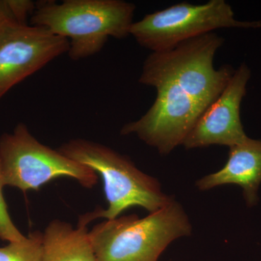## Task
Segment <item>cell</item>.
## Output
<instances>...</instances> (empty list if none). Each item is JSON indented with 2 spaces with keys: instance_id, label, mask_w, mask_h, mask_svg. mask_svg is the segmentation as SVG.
<instances>
[{
  "instance_id": "obj_12",
  "label": "cell",
  "mask_w": 261,
  "mask_h": 261,
  "mask_svg": "<svg viewBox=\"0 0 261 261\" xmlns=\"http://www.w3.org/2000/svg\"><path fill=\"white\" fill-rule=\"evenodd\" d=\"M35 8L36 3L30 0H0V28L10 20L28 23Z\"/></svg>"
},
{
  "instance_id": "obj_11",
  "label": "cell",
  "mask_w": 261,
  "mask_h": 261,
  "mask_svg": "<svg viewBox=\"0 0 261 261\" xmlns=\"http://www.w3.org/2000/svg\"><path fill=\"white\" fill-rule=\"evenodd\" d=\"M43 232L33 231L22 241L0 247V261H42Z\"/></svg>"
},
{
  "instance_id": "obj_9",
  "label": "cell",
  "mask_w": 261,
  "mask_h": 261,
  "mask_svg": "<svg viewBox=\"0 0 261 261\" xmlns=\"http://www.w3.org/2000/svg\"><path fill=\"white\" fill-rule=\"evenodd\" d=\"M261 184V140L247 137L241 143L229 147L227 162L216 172L196 182L201 191L226 185H235L243 189L247 206L253 207L258 202Z\"/></svg>"
},
{
  "instance_id": "obj_2",
  "label": "cell",
  "mask_w": 261,
  "mask_h": 261,
  "mask_svg": "<svg viewBox=\"0 0 261 261\" xmlns=\"http://www.w3.org/2000/svg\"><path fill=\"white\" fill-rule=\"evenodd\" d=\"M58 149L102 178L108 207H98L82 215L80 221L86 225L99 218L116 219L132 207H142L151 214L174 200L172 196L163 192L157 178L140 171L128 156L99 142L73 139Z\"/></svg>"
},
{
  "instance_id": "obj_10",
  "label": "cell",
  "mask_w": 261,
  "mask_h": 261,
  "mask_svg": "<svg viewBox=\"0 0 261 261\" xmlns=\"http://www.w3.org/2000/svg\"><path fill=\"white\" fill-rule=\"evenodd\" d=\"M87 225L54 219L43 232L42 261H96Z\"/></svg>"
},
{
  "instance_id": "obj_13",
  "label": "cell",
  "mask_w": 261,
  "mask_h": 261,
  "mask_svg": "<svg viewBox=\"0 0 261 261\" xmlns=\"http://www.w3.org/2000/svg\"><path fill=\"white\" fill-rule=\"evenodd\" d=\"M5 187L0 163V239L9 243L22 241L27 238V236L19 231L18 228L12 221L8 212V205L3 195V188Z\"/></svg>"
},
{
  "instance_id": "obj_7",
  "label": "cell",
  "mask_w": 261,
  "mask_h": 261,
  "mask_svg": "<svg viewBox=\"0 0 261 261\" xmlns=\"http://www.w3.org/2000/svg\"><path fill=\"white\" fill-rule=\"evenodd\" d=\"M68 49V39L45 27L8 20L0 28V99Z\"/></svg>"
},
{
  "instance_id": "obj_8",
  "label": "cell",
  "mask_w": 261,
  "mask_h": 261,
  "mask_svg": "<svg viewBox=\"0 0 261 261\" xmlns=\"http://www.w3.org/2000/svg\"><path fill=\"white\" fill-rule=\"evenodd\" d=\"M251 71L246 63L235 70L226 88L207 108L184 141L185 149L202 148L211 145H238L246 140L240 107L246 95Z\"/></svg>"
},
{
  "instance_id": "obj_6",
  "label": "cell",
  "mask_w": 261,
  "mask_h": 261,
  "mask_svg": "<svg viewBox=\"0 0 261 261\" xmlns=\"http://www.w3.org/2000/svg\"><path fill=\"white\" fill-rule=\"evenodd\" d=\"M224 28L260 29L261 20H237L231 5L224 0L201 5L181 3L134 22L130 35L142 47L160 53Z\"/></svg>"
},
{
  "instance_id": "obj_1",
  "label": "cell",
  "mask_w": 261,
  "mask_h": 261,
  "mask_svg": "<svg viewBox=\"0 0 261 261\" xmlns=\"http://www.w3.org/2000/svg\"><path fill=\"white\" fill-rule=\"evenodd\" d=\"M224 42L212 32L149 55L139 82L155 89V100L140 118L125 124L121 135L137 136L161 155L182 145L234 73L230 65L215 68Z\"/></svg>"
},
{
  "instance_id": "obj_3",
  "label": "cell",
  "mask_w": 261,
  "mask_h": 261,
  "mask_svg": "<svg viewBox=\"0 0 261 261\" xmlns=\"http://www.w3.org/2000/svg\"><path fill=\"white\" fill-rule=\"evenodd\" d=\"M136 6L122 0H65L36 3L33 25L45 27L68 39V56L73 61L102 50L110 37L130 35Z\"/></svg>"
},
{
  "instance_id": "obj_5",
  "label": "cell",
  "mask_w": 261,
  "mask_h": 261,
  "mask_svg": "<svg viewBox=\"0 0 261 261\" xmlns=\"http://www.w3.org/2000/svg\"><path fill=\"white\" fill-rule=\"evenodd\" d=\"M0 163L5 187L23 192L36 191L61 177L73 178L87 189L98 181L93 170L43 145L23 123L0 137Z\"/></svg>"
},
{
  "instance_id": "obj_4",
  "label": "cell",
  "mask_w": 261,
  "mask_h": 261,
  "mask_svg": "<svg viewBox=\"0 0 261 261\" xmlns=\"http://www.w3.org/2000/svg\"><path fill=\"white\" fill-rule=\"evenodd\" d=\"M192 231L185 209L173 200L145 217L130 214L106 220L88 235L96 261H159L173 242Z\"/></svg>"
}]
</instances>
